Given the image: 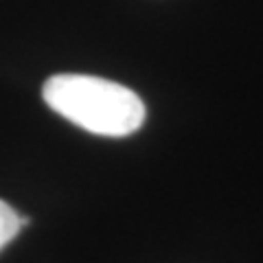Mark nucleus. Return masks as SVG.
Here are the masks:
<instances>
[{
    "instance_id": "1",
    "label": "nucleus",
    "mask_w": 263,
    "mask_h": 263,
    "mask_svg": "<svg viewBox=\"0 0 263 263\" xmlns=\"http://www.w3.org/2000/svg\"><path fill=\"white\" fill-rule=\"evenodd\" d=\"M42 97L53 112L99 136H129L145 123V103L134 90L95 75L62 72L46 79Z\"/></svg>"
},
{
    "instance_id": "2",
    "label": "nucleus",
    "mask_w": 263,
    "mask_h": 263,
    "mask_svg": "<svg viewBox=\"0 0 263 263\" xmlns=\"http://www.w3.org/2000/svg\"><path fill=\"white\" fill-rule=\"evenodd\" d=\"M29 224H31L29 217L15 213L5 200H0V250H3L11 239H15L20 230Z\"/></svg>"
}]
</instances>
